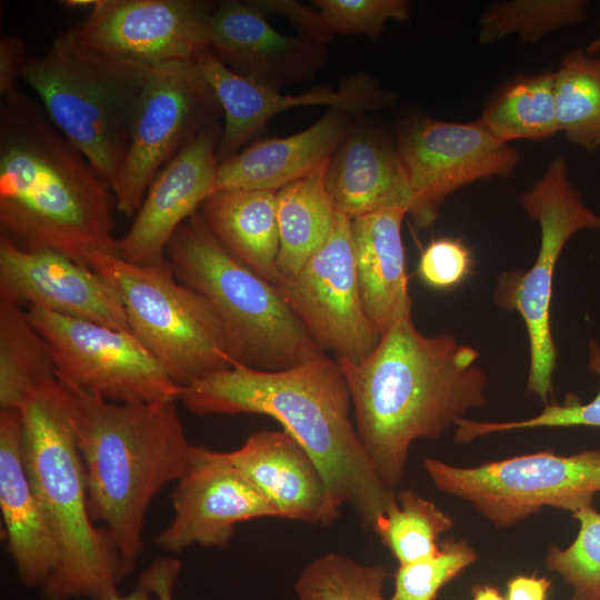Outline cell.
I'll return each instance as SVG.
<instances>
[{
	"instance_id": "obj_1",
	"label": "cell",
	"mask_w": 600,
	"mask_h": 600,
	"mask_svg": "<svg viewBox=\"0 0 600 600\" xmlns=\"http://www.w3.org/2000/svg\"><path fill=\"white\" fill-rule=\"evenodd\" d=\"M479 351L453 336H426L411 313L399 318L360 362L338 361L361 444L377 474L394 489L417 439H436L488 402Z\"/></svg>"
},
{
	"instance_id": "obj_2",
	"label": "cell",
	"mask_w": 600,
	"mask_h": 600,
	"mask_svg": "<svg viewBox=\"0 0 600 600\" xmlns=\"http://www.w3.org/2000/svg\"><path fill=\"white\" fill-rule=\"evenodd\" d=\"M196 414H263L277 420L313 459L331 498L348 504L377 531L397 504L394 489L377 474L358 437L350 391L328 356L278 371L236 363L182 387Z\"/></svg>"
},
{
	"instance_id": "obj_3",
	"label": "cell",
	"mask_w": 600,
	"mask_h": 600,
	"mask_svg": "<svg viewBox=\"0 0 600 600\" xmlns=\"http://www.w3.org/2000/svg\"><path fill=\"white\" fill-rule=\"evenodd\" d=\"M112 190L33 97L14 89L0 104V232L28 251L84 263L117 254Z\"/></svg>"
},
{
	"instance_id": "obj_4",
	"label": "cell",
	"mask_w": 600,
	"mask_h": 600,
	"mask_svg": "<svg viewBox=\"0 0 600 600\" xmlns=\"http://www.w3.org/2000/svg\"><path fill=\"white\" fill-rule=\"evenodd\" d=\"M67 389L90 513L103 523L124 576L141 552L151 501L184 474L194 446L174 401L117 403Z\"/></svg>"
},
{
	"instance_id": "obj_5",
	"label": "cell",
	"mask_w": 600,
	"mask_h": 600,
	"mask_svg": "<svg viewBox=\"0 0 600 600\" xmlns=\"http://www.w3.org/2000/svg\"><path fill=\"white\" fill-rule=\"evenodd\" d=\"M29 478L59 549L41 588L43 600H112L123 576L118 553L91 517L83 464L69 417V391L57 379L32 389L19 407Z\"/></svg>"
},
{
	"instance_id": "obj_6",
	"label": "cell",
	"mask_w": 600,
	"mask_h": 600,
	"mask_svg": "<svg viewBox=\"0 0 600 600\" xmlns=\"http://www.w3.org/2000/svg\"><path fill=\"white\" fill-rule=\"evenodd\" d=\"M166 257L213 308L234 364L278 371L327 356L278 287L234 259L199 210L177 229Z\"/></svg>"
},
{
	"instance_id": "obj_7",
	"label": "cell",
	"mask_w": 600,
	"mask_h": 600,
	"mask_svg": "<svg viewBox=\"0 0 600 600\" xmlns=\"http://www.w3.org/2000/svg\"><path fill=\"white\" fill-rule=\"evenodd\" d=\"M148 73L89 53L68 29L42 54L29 58L21 79L53 124L111 186L130 144Z\"/></svg>"
},
{
	"instance_id": "obj_8",
	"label": "cell",
	"mask_w": 600,
	"mask_h": 600,
	"mask_svg": "<svg viewBox=\"0 0 600 600\" xmlns=\"http://www.w3.org/2000/svg\"><path fill=\"white\" fill-rule=\"evenodd\" d=\"M86 264L116 291L130 332L176 383L186 387L234 366L213 308L174 276L168 260L137 266L94 252Z\"/></svg>"
},
{
	"instance_id": "obj_9",
	"label": "cell",
	"mask_w": 600,
	"mask_h": 600,
	"mask_svg": "<svg viewBox=\"0 0 600 600\" xmlns=\"http://www.w3.org/2000/svg\"><path fill=\"white\" fill-rule=\"evenodd\" d=\"M520 204L539 226V251L530 269L504 271L497 277L493 301L503 310L517 312L523 320L530 349L527 390L548 404L553 393L557 363L551 330L556 266L573 234L600 230V214L583 203L562 156L556 157L543 176L521 193Z\"/></svg>"
},
{
	"instance_id": "obj_10",
	"label": "cell",
	"mask_w": 600,
	"mask_h": 600,
	"mask_svg": "<svg viewBox=\"0 0 600 600\" xmlns=\"http://www.w3.org/2000/svg\"><path fill=\"white\" fill-rule=\"evenodd\" d=\"M436 488L470 503L498 528H508L544 507L574 513L600 492V449L561 456L551 450L459 467L426 458Z\"/></svg>"
},
{
	"instance_id": "obj_11",
	"label": "cell",
	"mask_w": 600,
	"mask_h": 600,
	"mask_svg": "<svg viewBox=\"0 0 600 600\" xmlns=\"http://www.w3.org/2000/svg\"><path fill=\"white\" fill-rule=\"evenodd\" d=\"M26 310L49 343L57 378L67 388L117 403L180 398L182 387L130 331L37 307Z\"/></svg>"
},
{
	"instance_id": "obj_12",
	"label": "cell",
	"mask_w": 600,
	"mask_h": 600,
	"mask_svg": "<svg viewBox=\"0 0 600 600\" xmlns=\"http://www.w3.org/2000/svg\"><path fill=\"white\" fill-rule=\"evenodd\" d=\"M222 112L197 62L150 71L144 80L130 144L111 183L117 211L137 213L152 180L178 152Z\"/></svg>"
},
{
	"instance_id": "obj_13",
	"label": "cell",
	"mask_w": 600,
	"mask_h": 600,
	"mask_svg": "<svg viewBox=\"0 0 600 600\" xmlns=\"http://www.w3.org/2000/svg\"><path fill=\"white\" fill-rule=\"evenodd\" d=\"M408 179V214L419 229L438 218L448 196L478 180L508 178L520 152L493 137L478 120L449 122L413 114L401 122L396 142Z\"/></svg>"
},
{
	"instance_id": "obj_14",
	"label": "cell",
	"mask_w": 600,
	"mask_h": 600,
	"mask_svg": "<svg viewBox=\"0 0 600 600\" xmlns=\"http://www.w3.org/2000/svg\"><path fill=\"white\" fill-rule=\"evenodd\" d=\"M212 8L201 0H98L70 30L89 53L150 72L208 48Z\"/></svg>"
},
{
	"instance_id": "obj_15",
	"label": "cell",
	"mask_w": 600,
	"mask_h": 600,
	"mask_svg": "<svg viewBox=\"0 0 600 600\" xmlns=\"http://www.w3.org/2000/svg\"><path fill=\"white\" fill-rule=\"evenodd\" d=\"M276 286L313 340L338 361L360 362L379 343L361 300L347 216L337 212L326 243L296 276Z\"/></svg>"
},
{
	"instance_id": "obj_16",
	"label": "cell",
	"mask_w": 600,
	"mask_h": 600,
	"mask_svg": "<svg viewBox=\"0 0 600 600\" xmlns=\"http://www.w3.org/2000/svg\"><path fill=\"white\" fill-rule=\"evenodd\" d=\"M173 516L154 542L179 553L191 546L226 548L237 524L277 518L258 489L226 452L194 446L191 462L171 493Z\"/></svg>"
},
{
	"instance_id": "obj_17",
	"label": "cell",
	"mask_w": 600,
	"mask_h": 600,
	"mask_svg": "<svg viewBox=\"0 0 600 600\" xmlns=\"http://www.w3.org/2000/svg\"><path fill=\"white\" fill-rule=\"evenodd\" d=\"M194 61L211 84L224 114L219 163L242 150L272 117L288 109L324 106L354 114L388 107L393 101L391 92L366 74L351 76L337 89L316 88L293 96L234 72L209 48L201 50Z\"/></svg>"
},
{
	"instance_id": "obj_18",
	"label": "cell",
	"mask_w": 600,
	"mask_h": 600,
	"mask_svg": "<svg viewBox=\"0 0 600 600\" xmlns=\"http://www.w3.org/2000/svg\"><path fill=\"white\" fill-rule=\"evenodd\" d=\"M218 121L201 129L152 180L129 230L117 241V256L137 266L167 261L177 229L216 191Z\"/></svg>"
},
{
	"instance_id": "obj_19",
	"label": "cell",
	"mask_w": 600,
	"mask_h": 600,
	"mask_svg": "<svg viewBox=\"0 0 600 600\" xmlns=\"http://www.w3.org/2000/svg\"><path fill=\"white\" fill-rule=\"evenodd\" d=\"M0 299L130 331L118 294L89 266L50 250H23L1 237Z\"/></svg>"
},
{
	"instance_id": "obj_20",
	"label": "cell",
	"mask_w": 600,
	"mask_h": 600,
	"mask_svg": "<svg viewBox=\"0 0 600 600\" xmlns=\"http://www.w3.org/2000/svg\"><path fill=\"white\" fill-rule=\"evenodd\" d=\"M267 17L259 1L217 2L208 48L234 72L272 88L311 77L324 61L326 44L302 34L286 36Z\"/></svg>"
},
{
	"instance_id": "obj_21",
	"label": "cell",
	"mask_w": 600,
	"mask_h": 600,
	"mask_svg": "<svg viewBox=\"0 0 600 600\" xmlns=\"http://www.w3.org/2000/svg\"><path fill=\"white\" fill-rule=\"evenodd\" d=\"M226 454L267 499L277 518L329 526L339 517L340 507L320 469L287 431L252 432Z\"/></svg>"
},
{
	"instance_id": "obj_22",
	"label": "cell",
	"mask_w": 600,
	"mask_h": 600,
	"mask_svg": "<svg viewBox=\"0 0 600 600\" xmlns=\"http://www.w3.org/2000/svg\"><path fill=\"white\" fill-rule=\"evenodd\" d=\"M0 509L19 580L42 588L59 562V549L29 478L19 409H0Z\"/></svg>"
},
{
	"instance_id": "obj_23",
	"label": "cell",
	"mask_w": 600,
	"mask_h": 600,
	"mask_svg": "<svg viewBox=\"0 0 600 600\" xmlns=\"http://www.w3.org/2000/svg\"><path fill=\"white\" fill-rule=\"evenodd\" d=\"M326 186L336 211L350 219L393 207L409 210L411 194L397 146L369 126L349 127L328 161Z\"/></svg>"
},
{
	"instance_id": "obj_24",
	"label": "cell",
	"mask_w": 600,
	"mask_h": 600,
	"mask_svg": "<svg viewBox=\"0 0 600 600\" xmlns=\"http://www.w3.org/2000/svg\"><path fill=\"white\" fill-rule=\"evenodd\" d=\"M350 113L328 111L304 130L282 138H266L219 163L216 190L278 191L327 162L344 138Z\"/></svg>"
},
{
	"instance_id": "obj_25",
	"label": "cell",
	"mask_w": 600,
	"mask_h": 600,
	"mask_svg": "<svg viewBox=\"0 0 600 600\" xmlns=\"http://www.w3.org/2000/svg\"><path fill=\"white\" fill-rule=\"evenodd\" d=\"M408 210L383 209L351 219L357 278L367 316L380 338L411 313L401 227Z\"/></svg>"
},
{
	"instance_id": "obj_26",
	"label": "cell",
	"mask_w": 600,
	"mask_h": 600,
	"mask_svg": "<svg viewBox=\"0 0 600 600\" xmlns=\"http://www.w3.org/2000/svg\"><path fill=\"white\" fill-rule=\"evenodd\" d=\"M220 244L239 262L277 284V191L219 189L199 209Z\"/></svg>"
},
{
	"instance_id": "obj_27",
	"label": "cell",
	"mask_w": 600,
	"mask_h": 600,
	"mask_svg": "<svg viewBox=\"0 0 600 600\" xmlns=\"http://www.w3.org/2000/svg\"><path fill=\"white\" fill-rule=\"evenodd\" d=\"M328 161L277 191L280 279L296 276L333 230L337 211L326 186Z\"/></svg>"
},
{
	"instance_id": "obj_28",
	"label": "cell",
	"mask_w": 600,
	"mask_h": 600,
	"mask_svg": "<svg viewBox=\"0 0 600 600\" xmlns=\"http://www.w3.org/2000/svg\"><path fill=\"white\" fill-rule=\"evenodd\" d=\"M493 137L540 141L559 131L554 101V71L521 74L498 87L477 119Z\"/></svg>"
},
{
	"instance_id": "obj_29",
	"label": "cell",
	"mask_w": 600,
	"mask_h": 600,
	"mask_svg": "<svg viewBox=\"0 0 600 600\" xmlns=\"http://www.w3.org/2000/svg\"><path fill=\"white\" fill-rule=\"evenodd\" d=\"M57 379L51 348L27 310L0 299V409H19L40 383Z\"/></svg>"
},
{
	"instance_id": "obj_30",
	"label": "cell",
	"mask_w": 600,
	"mask_h": 600,
	"mask_svg": "<svg viewBox=\"0 0 600 600\" xmlns=\"http://www.w3.org/2000/svg\"><path fill=\"white\" fill-rule=\"evenodd\" d=\"M554 101L559 131L573 144L600 148V56L586 48L567 51L554 71Z\"/></svg>"
},
{
	"instance_id": "obj_31",
	"label": "cell",
	"mask_w": 600,
	"mask_h": 600,
	"mask_svg": "<svg viewBox=\"0 0 600 600\" xmlns=\"http://www.w3.org/2000/svg\"><path fill=\"white\" fill-rule=\"evenodd\" d=\"M589 6L588 0L496 1L480 17L478 39L491 44L517 34L521 44H533L550 32L584 22Z\"/></svg>"
},
{
	"instance_id": "obj_32",
	"label": "cell",
	"mask_w": 600,
	"mask_h": 600,
	"mask_svg": "<svg viewBox=\"0 0 600 600\" xmlns=\"http://www.w3.org/2000/svg\"><path fill=\"white\" fill-rule=\"evenodd\" d=\"M453 526L454 520L434 502L403 489L376 533L401 566L437 552L439 537Z\"/></svg>"
},
{
	"instance_id": "obj_33",
	"label": "cell",
	"mask_w": 600,
	"mask_h": 600,
	"mask_svg": "<svg viewBox=\"0 0 600 600\" xmlns=\"http://www.w3.org/2000/svg\"><path fill=\"white\" fill-rule=\"evenodd\" d=\"M387 578L383 567L327 552L304 566L294 593L298 600H391L383 593Z\"/></svg>"
},
{
	"instance_id": "obj_34",
	"label": "cell",
	"mask_w": 600,
	"mask_h": 600,
	"mask_svg": "<svg viewBox=\"0 0 600 600\" xmlns=\"http://www.w3.org/2000/svg\"><path fill=\"white\" fill-rule=\"evenodd\" d=\"M588 352V369L600 382V346L592 339ZM562 427L600 428V388L597 396L587 403L568 392L563 403L549 402L539 414L523 420L483 422L462 417L454 426L453 438L457 443H470L484 436L504 431Z\"/></svg>"
},
{
	"instance_id": "obj_35",
	"label": "cell",
	"mask_w": 600,
	"mask_h": 600,
	"mask_svg": "<svg viewBox=\"0 0 600 600\" xmlns=\"http://www.w3.org/2000/svg\"><path fill=\"white\" fill-rule=\"evenodd\" d=\"M572 517L579 523L574 540L566 548L552 546L546 553V566L570 587L568 600L600 599V512L583 508Z\"/></svg>"
},
{
	"instance_id": "obj_36",
	"label": "cell",
	"mask_w": 600,
	"mask_h": 600,
	"mask_svg": "<svg viewBox=\"0 0 600 600\" xmlns=\"http://www.w3.org/2000/svg\"><path fill=\"white\" fill-rule=\"evenodd\" d=\"M466 540L448 538L433 554L401 564L393 574L391 600H436L440 590L477 560Z\"/></svg>"
},
{
	"instance_id": "obj_37",
	"label": "cell",
	"mask_w": 600,
	"mask_h": 600,
	"mask_svg": "<svg viewBox=\"0 0 600 600\" xmlns=\"http://www.w3.org/2000/svg\"><path fill=\"white\" fill-rule=\"evenodd\" d=\"M312 7L323 32L366 34L378 38L388 21L407 22L410 6L406 0H314Z\"/></svg>"
},
{
	"instance_id": "obj_38",
	"label": "cell",
	"mask_w": 600,
	"mask_h": 600,
	"mask_svg": "<svg viewBox=\"0 0 600 600\" xmlns=\"http://www.w3.org/2000/svg\"><path fill=\"white\" fill-rule=\"evenodd\" d=\"M473 259L469 247L457 238H438L422 250L417 274L433 290H449L460 284L472 272Z\"/></svg>"
},
{
	"instance_id": "obj_39",
	"label": "cell",
	"mask_w": 600,
	"mask_h": 600,
	"mask_svg": "<svg viewBox=\"0 0 600 600\" xmlns=\"http://www.w3.org/2000/svg\"><path fill=\"white\" fill-rule=\"evenodd\" d=\"M181 569L174 558L153 561L139 577L133 590L112 600H174L173 588Z\"/></svg>"
},
{
	"instance_id": "obj_40",
	"label": "cell",
	"mask_w": 600,
	"mask_h": 600,
	"mask_svg": "<svg viewBox=\"0 0 600 600\" xmlns=\"http://www.w3.org/2000/svg\"><path fill=\"white\" fill-rule=\"evenodd\" d=\"M30 56L24 41L17 36H4L0 39V96L1 98L17 89Z\"/></svg>"
},
{
	"instance_id": "obj_41",
	"label": "cell",
	"mask_w": 600,
	"mask_h": 600,
	"mask_svg": "<svg viewBox=\"0 0 600 600\" xmlns=\"http://www.w3.org/2000/svg\"><path fill=\"white\" fill-rule=\"evenodd\" d=\"M551 580L546 576L519 574L507 582V600H548Z\"/></svg>"
},
{
	"instance_id": "obj_42",
	"label": "cell",
	"mask_w": 600,
	"mask_h": 600,
	"mask_svg": "<svg viewBox=\"0 0 600 600\" xmlns=\"http://www.w3.org/2000/svg\"><path fill=\"white\" fill-rule=\"evenodd\" d=\"M469 600H507L498 588L488 584H476L471 589Z\"/></svg>"
},
{
	"instance_id": "obj_43",
	"label": "cell",
	"mask_w": 600,
	"mask_h": 600,
	"mask_svg": "<svg viewBox=\"0 0 600 600\" xmlns=\"http://www.w3.org/2000/svg\"><path fill=\"white\" fill-rule=\"evenodd\" d=\"M98 0H64L60 1V4L68 8V9H86L90 8L93 9L97 4Z\"/></svg>"
},
{
	"instance_id": "obj_44",
	"label": "cell",
	"mask_w": 600,
	"mask_h": 600,
	"mask_svg": "<svg viewBox=\"0 0 600 600\" xmlns=\"http://www.w3.org/2000/svg\"><path fill=\"white\" fill-rule=\"evenodd\" d=\"M586 50L589 53L598 54L600 52V37L590 42Z\"/></svg>"
},
{
	"instance_id": "obj_45",
	"label": "cell",
	"mask_w": 600,
	"mask_h": 600,
	"mask_svg": "<svg viewBox=\"0 0 600 600\" xmlns=\"http://www.w3.org/2000/svg\"><path fill=\"white\" fill-rule=\"evenodd\" d=\"M600 600V599H599Z\"/></svg>"
}]
</instances>
